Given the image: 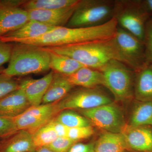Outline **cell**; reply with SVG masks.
Masks as SVG:
<instances>
[{
	"label": "cell",
	"instance_id": "6da1fadb",
	"mask_svg": "<svg viewBox=\"0 0 152 152\" xmlns=\"http://www.w3.org/2000/svg\"><path fill=\"white\" fill-rule=\"evenodd\" d=\"M118 28L116 20L113 18L98 26L75 28L58 27L38 37L15 40L11 42L28 44L41 48L75 45L111 39L115 34Z\"/></svg>",
	"mask_w": 152,
	"mask_h": 152
},
{
	"label": "cell",
	"instance_id": "7a4b0ae2",
	"mask_svg": "<svg viewBox=\"0 0 152 152\" xmlns=\"http://www.w3.org/2000/svg\"><path fill=\"white\" fill-rule=\"evenodd\" d=\"M44 48L49 51L70 57L85 66L96 69L99 70L112 60L121 62L114 37L104 40Z\"/></svg>",
	"mask_w": 152,
	"mask_h": 152
},
{
	"label": "cell",
	"instance_id": "3957f363",
	"mask_svg": "<svg viewBox=\"0 0 152 152\" xmlns=\"http://www.w3.org/2000/svg\"><path fill=\"white\" fill-rule=\"evenodd\" d=\"M9 63L3 73L13 77L41 73L50 69L48 51L28 44L17 43L13 45Z\"/></svg>",
	"mask_w": 152,
	"mask_h": 152
},
{
	"label": "cell",
	"instance_id": "277c9868",
	"mask_svg": "<svg viewBox=\"0 0 152 152\" xmlns=\"http://www.w3.org/2000/svg\"><path fill=\"white\" fill-rule=\"evenodd\" d=\"M150 11L145 1L117 0L114 3L113 18L118 26L143 42Z\"/></svg>",
	"mask_w": 152,
	"mask_h": 152
},
{
	"label": "cell",
	"instance_id": "5b68a950",
	"mask_svg": "<svg viewBox=\"0 0 152 152\" xmlns=\"http://www.w3.org/2000/svg\"><path fill=\"white\" fill-rule=\"evenodd\" d=\"M115 1L80 0L66 26L88 28L104 24L113 18Z\"/></svg>",
	"mask_w": 152,
	"mask_h": 152
},
{
	"label": "cell",
	"instance_id": "8992f818",
	"mask_svg": "<svg viewBox=\"0 0 152 152\" xmlns=\"http://www.w3.org/2000/svg\"><path fill=\"white\" fill-rule=\"evenodd\" d=\"M99 70L104 77V86L115 100L125 101L134 96L135 72L124 63L112 60Z\"/></svg>",
	"mask_w": 152,
	"mask_h": 152
},
{
	"label": "cell",
	"instance_id": "52a82bcc",
	"mask_svg": "<svg viewBox=\"0 0 152 152\" xmlns=\"http://www.w3.org/2000/svg\"><path fill=\"white\" fill-rule=\"evenodd\" d=\"M113 103L111 99L97 88H80L73 90L63 99L56 102L58 113L64 110H83L96 107Z\"/></svg>",
	"mask_w": 152,
	"mask_h": 152
},
{
	"label": "cell",
	"instance_id": "ba28073f",
	"mask_svg": "<svg viewBox=\"0 0 152 152\" xmlns=\"http://www.w3.org/2000/svg\"><path fill=\"white\" fill-rule=\"evenodd\" d=\"M114 39L122 63L134 72L146 63L143 42L118 26Z\"/></svg>",
	"mask_w": 152,
	"mask_h": 152
},
{
	"label": "cell",
	"instance_id": "9c48e42d",
	"mask_svg": "<svg viewBox=\"0 0 152 152\" xmlns=\"http://www.w3.org/2000/svg\"><path fill=\"white\" fill-rule=\"evenodd\" d=\"M79 112L91 123L107 132L121 133L126 125L121 111L113 103Z\"/></svg>",
	"mask_w": 152,
	"mask_h": 152
},
{
	"label": "cell",
	"instance_id": "30bf717a",
	"mask_svg": "<svg viewBox=\"0 0 152 152\" xmlns=\"http://www.w3.org/2000/svg\"><path fill=\"white\" fill-rule=\"evenodd\" d=\"M58 113L56 102L41 104L31 106L23 113L12 119L18 130L27 131L33 134L50 122Z\"/></svg>",
	"mask_w": 152,
	"mask_h": 152
},
{
	"label": "cell",
	"instance_id": "8fae6325",
	"mask_svg": "<svg viewBox=\"0 0 152 152\" xmlns=\"http://www.w3.org/2000/svg\"><path fill=\"white\" fill-rule=\"evenodd\" d=\"M26 1H0V37L18 29L30 20L28 11L21 7Z\"/></svg>",
	"mask_w": 152,
	"mask_h": 152
},
{
	"label": "cell",
	"instance_id": "7c38bea8",
	"mask_svg": "<svg viewBox=\"0 0 152 152\" xmlns=\"http://www.w3.org/2000/svg\"><path fill=\"white\" fill-rule=\"evenodd\" d=\"M127 148L139 152H152V127L126 125L121 133Z\"/></svg>",
	"mask_w": 152,
	"mask_h": 152
},
{
	"label": "cell",
	"instance_id": "4fadbf2b",
	"mask_svg": "<svg viewBox=\"0 0 152 152\" xmlns=\"http://www.w3.org/2000/svg\"><path fill=\"white\" fill-rule=\"evenodd\" d=\"M53 71L39 79L26 78L19 82L21 89L31 106L41 104L43 98L50 84L53 76Z\"/></svg>",
	"mask_w": 152,
	"mask_h": 152
},
{
	"label": "cell",
	"instance_id": "5bb4252c",
	"mask_svg": "<svg viewBox=\"0 0 152 152\" xmlns=\"http://www.w3.org/2000/svg\"><path fill=\"white\" fill-rule=\"evenodd\" d=\"M78 3L75 5L64 8L27 11L30 20L38 21L45 24L56 27L66 26Z\"/></svg>",
	"mask_w": 152,
	"mask_h": 152
},
{
	"label": "cell",
	"instance_id": "9a60e30c",
	"mask_svg": "<svg viewBox=\"0 0 152 152\" xmlns=\"http://www.w3.org/2000/svg\"><path fill=\"white\" fill-rule=\"evenodd\" d=\"M31 106L24 93L19 88L0 99V116L15 118Z\"/></svg>",
	"mask_w": 152,
	"mask_h": 152
},
{
	"label": "cell",
	"instance_id": "2e32d148",
	"mask_svg": "<svg viewBox=\"0 0 152 152\" xmlns=\"http://www.w3.org/2000/svg\"><path fill=\"white\" fill-rule=\"evenodd\" d=\"M134 96L140 102H152V63L135 71Z\"/></svg>",
	"mask_w": 152,
	"mask_h": 152
},
{
	"label": "cell",
	"instance_id": "e0dca14e",
	"mask_svg": "<svg viewBox=\"0 0 152 152\" xmlns=\"http://www.w3.org/2000/svg\"><path fill=\"white\" fill-rule=\"evenodd\" d=\"M37 148L32 134L27 131H18L0 143V152H35Z\"/></svg>",
	"mask_w": 152,
	"mask_h": 152
},
{
	"label": "cell",
	"instance_id": "ac0fdd59",
	"mask_svg": "<svg viewBox=\"0 0 152 152\" xmlns=\"http://www.w3.org/2000/svg\"><path fill=\"white\" fill-rule=\"evenodd\" d=\"M56 28L34 20H30L19 29L0 37V41L11 43L16 39H32L40 37Z\"/></svg>",
	"mask_w": 152,
	"mask_h": 152
},
{
	"label": "cell",
	"instance_id": "d6986e66",
	"mask_svg": "<svg viewBox=\"0 0 152 152\" xmlns=\"http://www.w3.org/2000/svg\"><path fill=\"white\" fill-rule=\"evenodd\" d=\"M74 86L94 88L104 86V77L100 71L86 66H83L73 73L65 75Z\"/></svg>",
	"mask_w": 152,
	"mask_h": 152
},
{
	"label": "cell",
	"instance_id": "ffe728a7",
	"mask_svg": "<svg viewBox=\"0 0 152 152\" xmlns=\"http://www.w3.org/2000/svg\"><path fill=\"white\" fill-rule=\"evenodd\" d=\"M75 87L65 76L54 72L52 81L41 104H52L58 102L65 97Z\"/></svg>",
	"mask_w": 152,
	"mask_h": 152
},
{
	"label": "cell",
	"instance_id": "44dd1931",
	"mask_svg": "<svg viewBox=\"0 0 152 152\" xmlns=\"http://www.w3.org/2000/svg\"><path fill=\"white\" fill-rule=\"evenodd\" d=\"M127 148L121 133L106 132L95 144V152H124Z\"/></svg>",
	"mask_w": 152,
	"mask_h": 152
},
{
	"label": "cell",
	"instance_id": "7402d4cb",
	"mask_svg": "<svg viewBox=\"0 0 152 152\" xmlns=\"http://www.w3.org/2000/svg\"><path fill=\"white\" fill-rule=\"evenodd\" d=\"M48 51L50 56V69L55 72L69 75L85 66L70 57Z\"/></svg>",
	"mask_w": 152,
	"mask_h": 152
},
{
	"label": "cell",
	"instance_id": "603a6c76",
	"mask_svg": "<svg viewBox=\"0 0 152 152\" xmlns=\"http://www.w3.org/2000/svg\"><path fill=\"white\" fill-rule=\"evenodd\" d=\"M129 126L152 127V102L138 101L130 117Z\"/></svg>",
	"mask_w": 152,
	"mask_h": 152
},
{
	"label": "cell",
	"instance_id": "cb8c5ba5",
	"mask_svg": "<svg viewBox=\"0 0 152 152\" xmlns=\"http://www.w3.org/2000/svg\"><path fill=\"white\" fill-rule=\"evenodd\" d=\"M80 0H30L21 6L27 11L31 10H52L64 8L77 4Z\"/></svg>",
	"mask_w": 152,
	"mask_h": 152
},
{
	"label": "cell",
	"instance_id": "d4e9b609",
	"mask_svg": "<svg viewBox=\"0 0 152 152\" xmlns=\"http://www.w3.org/2000/svg\"><path fill=\"white\" fill-rule=\"evenodd\" d=\"M55 118L57 121L69 129L91 126V123L87 118L72 110L62 111Z\"/></svg>",
	"mask_w": 152,
	"mask_h": 152
},
{
	"label": "cell",
	"instance_id": "484cf974",
	"mask_svg": "<svg viewBox=\"0 0 152 152\" xmlns=\"http://www.w3.org/2000/svg\"><path fill=\"white\" fill-rule=\"evenodd\" d=\"M33 141L37 148L46 147L58 137L50 122L38 129L32 134Z\"/></svg>",
	"mask_w": 152,
	"mask_h": 152
},
{
	"label": "cell",
	"instance_id": "4316f807",
	"mask_svg": "<svg viewBox=\"0 0 152 152\" xmlns=\"http://www.w3.org/2000/svg\"><path fill=\"white\" fill-rule=\"evenodd\" d=\"M19 82L13 77L0 74V99L18 89Z\"/></svg>",
	"mask_w": 152,
	"mask_h": 152
},
{
	"label": "cell",
	"instance_id": "83f0119b",
	"mask_svg": "<svg viewBox=\"0 0 152 152\" xmlns=\"http://www.w3.org/2000/svg\"><path fill=\"white\" fill-rule=\"evenodd\" d=\"M94 134V130L91 126L69 128L67 137L77 142L80 140L89 137Z\"/></svg>",
	"mask_w": 152,
	"mask_h": 152
},
{
	"label": "cell",
	"instance_id": "f1b7e54d",
	"mask_svg": "<svg viewBox=\"0 0 152 152\" xmlns=\"http://www.w3.org/2000/svg\"><path fill=\"white\" fill-rule=\"evenodd\" d=\"M143 43L146 61L152 63V19H150L147 22Z\"/></svg>",
	"mask_w": 152,
	"mask_h": 152
},
{
	"label": "cell",
	"instance_id": "f546056e",
	"mask_svg": "<svg viewBox=\"0 0 152 152\" xmlns=\"http://www.w3.org/2000/svg\"><path fill=\"white\" fill-rule=\"evenodd\" d=\"M77 142L67 137H58L51 143L46 146L54 152H68Z\"/></svg>",
	"mask_w": 152,
	"mask_h": 152
},
{
	"label": "cell",
	"instance_id": "4dcf8cb0",
	"mask_svg": "<svg viewBox=\"0 0 152 152\" xmlns=\"http://www.w3.org/2000/svg\"><path fill=\"white\" fill-rule=\"evenodd\" d=\"M19 131L11 118L0 116V137H8Z\"/></svg>",
	"mask_w": 152,
	"mask_h": 152
},
{
	"label": "cell",
	"instance_id": "1f68e13d",
	"mask_svg": "<svg viewBox=\"0 0 152 152\" xmlns=\"http://www.w3.org/2000/svg\"><path fill=\"white\" fill-rule=\"evenodd\" d=\"M13 45L0 41V67L9 62L10 58Z\"/></svg>",
	"mask_w": 152,
	"mask_h": 152
},
{
	"label": "cell",
	"instance_id": "d6a6232c",
	"mask_svg": "<svg viewBox=\"0 0 152 152\" xmlns=\"http://www.w3.org/2000/svg\"><path fill=\"white\" fill-rule=\"evenodd\" d=\"M68 152H95V144L76 142Z\"/></svg>",
	"mask_w": 152,
	"mask_h": 152
},
{
	"label": "cell",
	"instance_id": "836d02e7",
	"mask_svg": "<svg viewBox=\"0 0 152 152\" xmlns=\"http://www.w3.org/2000/svg\"><path fill=\"white\" fill-rule=\"evenodd\" d=\"M58 137H67L69 128L54 118L50 122Z\"/></svg>",
	"mask_w": 152,
	"mask_h": 152
},
{
	"label": "cell",
	"instance_id": "e575fe53",
	"mask_svg": "<svg viewBox=\"0 0 152 152\" xmlns=\"http://www.w3.org/2000/svg\"><path fill=\"white\" fill-rule=\"evenodd\" d=\"M35 152H54L51 150L49 149L48 148L45 147H41V148H37L36 151Z\"/></svg>",
	"mask_w": 152,
	"mask_h": 152
},
{
	"label": "cell",
	"instance_id": "d590c367",
	"mask_svg": "<svg viewBox=\"0 0 152 152\" xmlns=\"http://www.w3.org/2000/svg\"><path fill=\"white\" fill-rule=\"evenodd\" d=\"M145 2L150 12H152V0H146L145 1Z\"/></svg>",
	"mask_w": 152,
	"mask_h": 152
},
{
	"label": "cell",
	"instance_id": "8d00e7d4",
	"mask_svg": "<svg viewBox=\"0 0 152 152\" xmlns=\"http://www.w3.org/2000/svg\"><path fill=\"white\" fill-rule=\"evenodd\" d=\"M5 68L3 66L0 67V74L2 73Z\"/></svg>",
	"mask_w": 152,
	"mask_h": 152
}]
</instances>
